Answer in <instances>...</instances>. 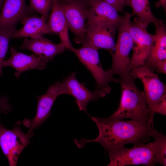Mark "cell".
I'll list each match as a JSON object with an SVG mask.
<instances>
[{
    "instance_id": "6da1fadb",
    "label": "cell",
    "mask_w": 166,
    "mask_h": 166,
    "mask_svg": "<svg viewBox=\"0 0 166 166\" xmlns=\"http://www.w3.org/2000/svg\"><path fill=\"white\" fill-rule=\"evenodd\" d=\"M96 124L99 134L95 139L87 140L81 138L75 140L78 147H83L87 143L95 142L104 148L105 152L115 150L128 144L134 145L149 141L153 128L147 123L131 120H109L105 118L91 117Z\"/></svg>"
},
{
    "instance_id": "7a4b0ae2",
    "label": "cell",
    "mask_w": 166,
    "mask_h": 166,
    "mask_svg": "<svg viewBox=\"0 0 166 166\" xmlns=\"http://www.w3.org/2000/svg\"><path fill=\"white\" fill-rule=\"evenodd\" d=\"M151 136L154 140L127 148L123 146L109 152L110 162L107 166L141 165L155 166L160 164L166 165V136L161 132L153 129Z\"/></svg>"
},
{
    "instance_id": "3957f363",
    "label": "cell",
    "mask_w": 166,
    "mask_h": 166,
    "mask_svg": "<svg viewBox=\"0 0 166 166\" xmlns=\"http://www.w3.org/2000/svg\"><path fill=\"white\" fill-rule=\"evenodd\" d=\"M133 76L120 78L119 81L121 91L120 105L114 113L106 118L107 119L122 120L130 118L148 124L150 113L146 103L144 92L137 88Z\"/></svg>"
},
{
    "instance_id": "277c9868",
    "label": "cell",
    "mask_w": 166,
    "mask_h": 166,
    "mask_svg": "<svg viewBox=\"0 0 166 166\" xmlns=\"http://www.w3.org/2000/svg\"><path fill=\"white\" fill-rule=\"evenodd\" d=\"M131 14L126 13L122 22L117 27L118 31L114 51L111 54L112 63L107 70L113 76L118 75L121 78L132 76L131 74L129 53L132 49L133 42L129 31Z\"/></svg>"
},
{
    "instance_id": "5b68a950",
    "label": "cell",
    "mask_w": 166,
    "mask_h": 166,
    "mask_svg": "<svg viewBox=\"0 0 166 166\" xmlns=\"http://www.w3.org/2000/svg\"><path fill=\"white\" fill-rule=\"evenodd\" d=\"M68 50L75 54L93 76L97 83L96 89L111 91L109 83L111 82L119 83V80L114 78L107 70L105 71L103 69L100 61L98 49L85 43L79 48L72 46Z\"/></svg>"
},
{
    "instance_id": "8992f818",
    "label": "cell",
    "mask_w": 166,
    "mask_h": 166,
    "mask_svg": "<svg viewBox=\"0 0 166 166\" xmlns=\"http://www.w3.org/2000/svg\"><path fill=\"white\" fill-rule=\"evenodd\" d=\"M59 0L69 29L75 36V42L83 44L87 39L85 21L89 4L81 0Z\"/></svg>"
},
{
    "instance_id": "52a82bcc",
    "label": "cell",
    "mask_w": 166,
    "mask_h": 166,
    "mask_svg": "<svg viewBox=\"0 0 166 166\" xmlns=\"http://www.w3.org/2000/svg\"><path fill=\"white\" fill-rule=\"evenodd\" d=\"M12 129L0 124V147L7 157L10 166L16 165L18 157L24 149L30 143L33 133H25L19 125Z\"/></svg>"
},
{
    "instance_id": "ba28073f",
    "label": "cell",
    "mask_w": 166,
    "mask_h": 166,
    "mask_svg": "<svg viewBox=\"0 0 166 166\" xmlns=\"http://www.w3.org/2000/svg\"><path fill=\"white\" fill-rule=\"evenodd\" d=\"M148 26L135 17L130 22L129 31L133 42V53L131 59V69L144 65L155 42V36L148 32Z\"/></svg>"
},
{
    "instance_id": "9c48e42d",
    "label": "cell",
    "mask_w": 166,
    "mask_h": 166,
    "mask_svg": "<svg viewBox=\"0 0 166 166\" xmlns=\"http://www.w3.org/2000/svg\"><path fill=\"white\" fill-rule=\"evenodd\" d=\"M131 74L139 79L144 87V97L148 108L159 103L166 95V85L158 75L145 65L133 68Z\"/></svg>"
},
{
    "instance_id": "30bf717a",
    "label": "cell",
    "mask_w": 166,
    "mask_h": 166,
    "mask_svg": "<svg viewBox=\"0 0 166 166\" xmlns=\"http://www.w3.org/2000/svg\"><path fill=\"white\" fill-rule=\"evenodd\" d=\"M65 92L64 84L57 81L49 86L44 94L36 96L38 105L35 116L30 120L26 119L24 122L26 126L30 128L28 132L33 133V130L39 127L50 116L51 110L55 100L59 96L65 94Z\"/></svg>"
},
{
    "instance_id": "8fae6325",
    "label": "cell",
    "mask_w": 166,
    "mask_h": 166,
    "mask_svg": "<svg viewBox=\"0 0 166 166\" xmlns=\"http://www.w3.org/2000/svg\"><path fill=\"white\" fill-rule=\"evenodd\" d=\"M76 75L75 72L72 73L63 80L65 87V94L73 97L79 109L87 113V107L89 101H96L104 97L110 91L96 89L92 92L77 80Z\"/></svg>"
},
{
    "instance_id": "7c38bea8",
    "label": "cell",
    "mask_w": 166,
    "mask_h": 166,
    "mask_svg": "<svg viewBox=\"0 0 166 166\" xmlns=\"http://www.w3.org/2000/svg\"><path fill=\"white\" fill-rule=\"evenodd\" d=\"M85 26L87 39L85 43L98 50L106 49L111 54L115 46L114 39L117 27L113 25L87 22Z\"/></svg>"
},
{
    "instance_id": "4fadbf2b",
    "label": "cell",
    "mask_w": 166,
    "mask_h": 166,
    "mask_svg": "<svg viewBox=\"0 0 166 166\" xmlns=\"http://www.w3.org/2000/svg\"><path fill=\"white\" fill-rule=\"evenodd\" d=\"M32 11L25 0H4L0 11V30L14 32L17 23Z\"/></svg>"
},
{
    "instance_id": "5bb4252c",
    "label": "cell",
    "mask_w": 166,
    "mask_h": 166,
    "mask_svg": "<svg viewBox=\"0 0 166 166\" xmlns=\"http://www.w3.org/2000/svg\"><path fill=\"white\" fill-rule=\"evenodd\" d=\"M11 56L2 63L3 67L10 66L16 70L15 76L19 78L25 71L33 69L39 70L46 68L49 61L45 58L34 54L28 55L18 51L14 46L10 48Z\"/></svg>"
},
{
    "instance_id": "9a60e30c",
    "label": "cell",
    "mask_w": 166,
    "mask_h": 166,
    "mask_svg": "<svg viewBox=\"0 0 166 166\" xmlns=\"http://www.w3.org/2000/svg\"><path fill=\"white\" fill-rule=\"evenodd\" d=\"M89 3L86 22L117 27L122 22L123 16H120L115 9L104 0H89Z\"/></svg>"
},
{
    "instance_id": "2e32d148",
    "label": "cell",
    "mask_w": 166,
    "mask_h": 166,
    "mask_svg": "<svg viewBox=\"0 0 166 166\" xmlns=\"http://www.w3.org/2000/svg\"><path fill=\"white\" fill-rule=\"evenodd\" d=\"M47 24L50 34L58 35L66 50L73 46L69 37L68 25L59 0H52Z\"/></svg>"
},
{
    "instance_id": "e0dca14e",
    "label": "cell",
    "mask_w": 166,
    "mask_h": 166,
    "mask_svg": "<svg viewBox=\"0 0 166 166\" xmlns=\"http://www.w3.org/2000/svg\"><path fill=\"white\" fill-rule=\"evenodd\" d=\"M20 49H27L34 54L43 57L49 61L53 60L56 55L66 50L61 42L56 44L43 36L28 39L25 38Z\"/></svg>"
},
{
    "instance_id": "ac0fdd59",
    "label": "cell",
    "mask_w": 166,
    "mask_h": 166,
    "mask_svg": "<svg viewBox=\"0 0 166 166\" xmlns=\"http://www.w3.org/2000/svg\"><path fill=\"white\" fill-rule=\"evenodd\" d=\"M154 25L156 28L155 42L144 65L152 71L157 65L166 60V31L163 21L158 19Z\"/></svg>"
},
{
    "instance_id": "d6986e66",
    "label": "cell",
    "mask_w": 166,
    "mask_h": 166,
    "mask_svg": "<svg viewBox=\"0 0 166 166\" xmlns=\"http://www.w3.org/2000/svg\"><path fill=\"white\" fill-rule=\"evenodd\" d=\"M46 20L41 16L36 15L30 14L25 16L20 22L23 25L22 27L13 32L12 38H35L51 34Z\"/></svg>"
},
{
    "instance_id": "ffe728a7",
    "label": "cell",
    "mask_w": 166,
    "mask_h": 166,
    "mask_svg": "<svg viewBox=\"0 0 166 166\" xmlns=\"http://www.w3.org/2000/svg\"><path fill=\"white\" fill-rule=\"evenodd\" d=\"M128 5L132 10V15L137 16L138 20L147 26L156 19L152 12L149 0H129Z\"/></svg>"
},
{
    "instance_id": "44dd1931",
    "label": "cell",
    "mask_w": 166,
    "mask_h": 166,
    "mask_svg": "<svg viewBox=\"0 0 166 166\" xmlns=\"http://www.w3.org/2000/svg\"><path fill=\"white\" fill-rule=\"evenodd\" d=\"M13 32L0 30V77L2 74V63L5 60L10 41Z\"/></svg>"
},
{
    "instance_id": "7402d4cb",
    "label": "cell",
    "mask_w": 166,
    "mask_h": 166,
    "mask_svg": "<svg viewBox=\"0 0 166 166\" xmlns=\"http://www.w3.org/2000/svg\"><path fill=\"white\" fill-rule=\"evenodd\" d=\"M30 6L34 11L39 13L46 20L51 10L52 0H29Z\"/></svg>"
},
{
    "instance_id": "603a6c76",
    "label": "cell",
    "mask_w": 166,
    "mask_h": 166,
    "mask_svg": "<svg viewBox=\"0 0 166 166\" xmlns=\"http://www.w3.org/2000/svg\"><path fill=\"white\" fill-rule=\"evenodd\" d=\"M11 110V106L7 97L5 95H2L0 92V116L2 113H8Z\"/></svg>"
},
{
    "instance_id": "cb8c5ba5",
    "label": "cell",
    "mask_w": 166,
    "mask_h": 166,
    "mask_svg": "<svg viewBox=\"0 0 166 166\" xmlns=\"http://www.w3.org/2000/svg\"><path fill=\"white\" fill-rule=\"evenodd\" d=\"M113 6L118 12L123 10L124 2V0H104Z\"/></svg>"
},
{
    "instance_id": "d4e9b609",
    "label": "cell",
    "mask_w": 166,
    "mask_h": 166,
    "mask_svg": "<svg viewBox=\"0 0 166 166\" xmlns=\"http://www.w3.org/2000/svg\"><path fill=\"white\" fill-rule=\"evenodd\" d=\"M166 60L158 63L156 65L155 69L160 73H166Z\"/></svg>"
},
{
    "instance_id": "484cf974",
    "label": "cell",
    "mask_w": 166,
    "mask_h": 166,
    "mask_svg": "<svg viewBox=\"0 0 166 166\" xmlns=\"http://www.w3.org/2000/svg\"><path fill=\"white\" fill-rule=\"evenodd\" d=\"M156 6L157 7L162 6L165 10L166 7V0H159L156 3Z\"/></svg>"
},
{
    "instance_id": "4316f807",
    "label": "cell",
    "mask_w": 166,
    "mask_h": 166,
    "mask_svg": "<svg viewBox=\"0 0 166 166\" xmlns=\"http://www.w3.org/2000/svg\"><path fill=\"white\" fill-rule=\"evenodd\" d=\"M4 0H0V11L1 10Z\"/></svg>"
},
{
    "instance_id": "83f0119b",
    "label": "cell",
    "mask_w": 166,
    "mask_h": 166,
    "mask_svg": "<svg viewBox=\"0 0 166 166\" xmlns=\"http://www.w3.org/2000/svg\"><path fill=\"white\" fill-rule=\"evenodd\" d=\"M124 4L128 5L129 4V0H124Z\"/></svg>"
},
{
    "instance_id": "f1b7e54d",
    "label": "cell",
    "mask_w": 166,
    "mask_h": 166,
    "mask_svg": "<svg viewBox=\"0 0 166 166\" xmlns=\"http://www.w3.org/2000/svg\"><path fill=\"white\" fill-rule=\"evenodd\" d=\"M83 1H84L85 2H86L88 3H89V0H81Z\"/></svg>"
}]
</instances>
